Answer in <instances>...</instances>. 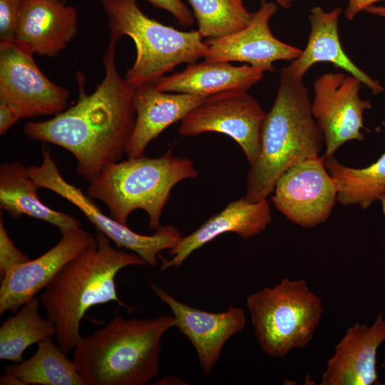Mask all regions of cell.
Instances as JSON below:
<instances>
[{
    "label": "cell",
    "instance_id": "6da1fadb",
    "mask_svg": "<svg viewBox=\"0 0 385 385\" xmlns=\"http://www.w3.org/2000/svg\"><path fill=\"white\" fill-rule=\"evenodd\" d=\"M103 62L104 78L93 93L86 92L84 78L78 73L77 102L51 119L24 126L28 138L70 152L76 160L77 173L89 183L122 158L136 118L135 88L118 71L115 42L110 41Z\"/></svg>",
    "mask_w": 385,
    "mask_h": 385
},
{
    "label": "cell",
    "instance_id": "7a4b0ae2",
    "mask_svg": "<svg viewBox=\"0 0 385 385\" xmlns=\"http://www.w3.org/2000/svg\"><path fill=\"white\" fill-rule=\"evenodd\" d=\"M145 264L135 252L113 248L111 240L96 230V240L43 289L41 304L55 325L58 345L66 354L81 339L80 322L91 307L113 301L130 309L118 298L115 278L128 266Z\"/></svg>",
    "mask_w": 385,
    "mask_h": 385
},
{
    "label": "cell",
    "instance_id": "3957f363",
    "mask_svg": "<svg viewBox=\"0 0 385 385\" xmlns=\"http://www.w3.org/2000/svg\"><path fill=\"white\" fill-rule=\"evenodd\" d=\"M175 327L173 315L125 319L115 316L81 337L73 361L85 385H145L159 372L161 339Z\"/></svg>",
    "mask_w": 385,
    "mask_h": 385
},
{
    "label": "cell",
    "instance_id": "277c9868",
    "mask_svg": "<svg viewBox=\"0 0 385 385\" xmlns=\"http://www.w3.org/2000/svg\"><path fill=\"white\" fill-rule=\"evenodd\" d=\"M324 143L308 89L302 81L282 70L274 102L263 122L260 154L250 165L244 197L250 202L267 199L287 169L319 156Z\"/></svg>",
    "mask_w": 385,
    "mask_h": 385
},
{
    "label": "cell",
    "instance_id": "5b68a950",
    "mask_svg": "<svg viewBox=\"0 0 385 385\" xmlns=\"http://www.w3.org/2000/svg\"><path fill=\"white\" fill-rule=\"evenodd\" d=\"M197 176L190 159L175 156L170 149L159 157L143 155L109 165L90 183L86 194L104 203L109 215L125 225L133 211L144 210L150 229L157 230L173 188Z\"/></svg>",
    "mask_w": 385,
    "mask_h": 385
},
{
    "label": "cell",
    "instance_id": "8992f818",
    "mask_svg": "<svg viewBox=\"0 0 385 385\" xmlns=\"http://www.w3.org/2000/svg\"><path fill=\"white\" fill-rule=\"evenodd\" d=\"M108 16L111 41L123 36L135 45L136 58L125 78L134 88L155 84L165 73L180 63H195L203 57L206 44L197 31H183L146 16L137 0H101Z\"/></svg>",
    "mask_w": 385,
    "mask_h": 385
},
{
    "label": "cell",
    "instance_id": "52a82bcc",
    "mask_svg": "<svg viewBox=\"0 0 385 385\" xmlns=\"http://www.w3.org/2000/svg\"><path fill=\"white\" fill-rule=\"evenodd\" d=\"M246 305L261 349L274 358L307 346L324 311L322 299L302 279L284 278L249 295Z\"/></svg>",
    "mask_w": 385,
    "mask_h": 385
},
{
    "label": "cell",
    "instance_id": "ba28073f",
    "mask_svg": "<svg viewBox=\"0 0 385 385\" xmlns=\"http://www.w3.org/2000/svg\"><path fill=\"white\" fill-rule=\"evenodd\" d=\"M28 173L40 188L55 192L78 208L96 230L105 234L118 248L135 252L150 266L155 267L160 252L173 247L179 239L173 225L160 226L153 235H144L104 214L93 199L63 178L48 148L42 149L41 163L28 167Z\"/></svg>",
    "mask_w": 385,
    "mask_h": 385
},
{
    "label": "cell",
    "instance_id": "9c48e42d",
    "mask_svg": "<svg viewBox=\"0 0 385 385\" xmlns=\"http://www.w3.org/2000/svg\"><path fill=\"white\" fill-rule=\"evenodd\" d=\"M265 115L247 91H230L205 98L181 120L178 132L185 136L207 132L228 135L240 145L252 165L260 154Z\"/></svg>",
    "mask_w": 385,
    "mask_h": 385
},
{
    "label": "cell",
    "instance_id": "30bf717a",
    "mask_svg": "<svg viewBox=\"0 0 385 385\" xmlns=\"http://www.w3.org/2000/svg\"><path fill=\"white\" fill-rule=\"evenodd\" d=\"M68 98V91L42 73L31 51L16 41H0V102L29 118L59 114Z\"/></svg>",
    "mask_w": 385,
    "mask_h": 385
},
{
    "label": "cell",
    "instance_id": "8fae6325",
    "mask_svg": "<svg viewBox=\"0 0 385 385\" xmlns=\"http://www.w3.org/2000/svg\"><path fill=\"white\" fill-rule=\"evenodd\" d=\"M361 84L343 73H325L314 83L312 111L324 136V158L333 156L347 141L364 139L363 115L371 104L361 98Z\"/></svg>",
    "mask_w": 385,
    "mask_h": 385
},
{
    "label": "cell",
    "instance_id": "7c38bea8",
    "mask_svg": "<svg viewBox=\"0 0 385 385\" xmlns=\"http://www.w3.org/2000/svg\"><path fill=\"white\" fill-rule=\"evenodd\" d=\"M273 192L275 208L291 222L309 228L329 218L337 194L324 155L290 167L279 178Z\"/></svg>",
    "mask_w": 385,
    "mask_h": 385
},
{
    "label": "cell",
    "instance_id": "4fadbf2b",
    "mask_svg": "<svg viewBox=\"0 0 385 385\" xmlns=\"http://www.w3.org/2000/svg\"><path fill=\"white\" fill-rule=\"evenodd\" d=\"M277 10L274 3L262 0L244 29L223 37L205 40V61L245 62L265 72L274 71V61L298 58L302 50L279 41L270 29V19Z\"/></svg>",
    "mask_w": 385,
    "mask_h": 385
},
{
    "label": "cell",
    "instance_id": "5bb4252c",
    "mask_svg": "<svg viewBox=\"0 0 385 385\" xmlns=\"http://www.w3.org/2000/svg\"><path fill=\"white\" fill-rule=\"evenodd\" d=\"M59 242L42 255L9 270L1 279L0 314L16 312L95 240L81 227L62 232Z\"/></svg>",
    "mask_w": 385,
    "mask_h": 385
},
{
    "label": "cell",
    "instance_id": "9a60e30c",
    "mask_svg": "<svg viewBox=\"0 0 385 385\" xmlns=\"http://www.w3.org/2000/svg\"><path fill=\"white\" fill-rule=\"evenodd\" d=\"M148 282L153 292L169 307L175 327L193 346L202 373L210 375L226 342L245 329V312L236 307L218 313L201 310L177 300L150 280Z\"/></svg>",
    "mask_w": 385,
    "mask_h": 385
},
{
    "label": "cell",
    "instance_id": "2e32d148",
    "mask_svg": "<svg viewBox=\"0 0 385 385\" xmlns=\"http://www.w3.org/2000/svg\"><path fill=\"white\" fill-rule=\"evenodd\" d=\"M77 29L78 12L65 0H22L14 41L34 54L55 57Z\"/></svg>",
    "mask_w": 385,
    "mask_h": 385
},
{
    "label": "cell",
    "instance_id": "e0dca14e",
    "mask_svg": "<svg viewBox=\"0 0 385 385\" xmlns=\"http://www.w3.org/2000/svg\"><path fill=\"white\" fill-rule=\"evenodd\" d=\"M385 341V319L380 313L371 326L356 323L348 328L328 360L321 385L377 384L376 355Z\"/></svg>",
    "mask_w": 385,
    "mask_h": 385
},
{
    "label": "cell",
    "instance_id": "ac0fdd59",
    "mask_svg": "<svg viewBox=\"0 0 385 385\" xmlns=\"http://www.w3.org/2000/svg\"><path fill=\"white\" fill-rule=\"evenodd\" d=\"M271 220L267 199L250 202L243 197L231 202L196 230L182 237L170 250V259H162L160 272L178 268L193 252L222 234L234 232L246 240L264 231Z\"/></svg>",
    "mask_w": 385,
    "mask_h": 385
},
{
    "label": "cell",
    "instance_id": "d6986e66",
    "mask_svg": "<svg viewBox=\"0 0 385 385\" xmlns=\"http://www.w3.org/2000/svg\"><path fill=\"white\" fill-rule=\"evenodd\" d=\"M205 98L189 93L163 92L153 83L136 87L133 98L136 118L126 148L128 158L144 155L153 139L168 126L181 120Z\"/></svg>",
    "mask_w": 385,
    "mask_h": 385
},
{
    "label": "cell",
    "instance_id": "ffe728a7",
    "mask_svg": "<svg viewBox=\"0 0 385 385\" xmlns=\"http://www.w3.org/2000/svg\"><path fill=\"white\" fill-rule=\"evenodd\" d=\"M342 9L324 11L320 6L311 9L309 15L311 31L307 46L298 58L282 71L296 80L302 81L304 74L318 62H329L366 85L374 95L384 91L381 83L358 68L344 51L339 37L338 22Z\"/></svg>",
    "mask_w": 385,
    "mask_h": 385
},
{
    "label": "cell",
    "instance_id": "44dd1931",
    "mask_svg": "<svg viewBox=\"0 0 385 385\" xmlns=\"http://www.w3.org/2000/svg\"><path fill=\"white\" fill-rule=\"evenodd\" d=\"M264 71L250 64L205 61L189 63L182 71L163 76L155 86L161 91L208 97L222 92L247 91L263 77Z\"/></svg>",
    "mask_w": 385,
    "mask_h": 385
},
{
    "label": "cell",
    "instance_id": "7402d4cb",
    "mask_svg": "<svg viewBox=\"0 0 385 385\" xmlns=\"http://www.w3.org/2000/svg\"><path fill=\"white\" fill-rule=\"evenodd\" d=\"M39 186L30 177L28 167L15 160L0 165V209L11 217L27 215L50 223L61 232L81 227L78 220L55 210L43 203L38 196Z\"/></svg>",
    "mask_w": 385,
    "mask_h": 385
},
{
    "label": "cell",
    "instance_id": "603a6c76",
    "mask_svg": "<svg viewBox=\"0 0 385 385\" xmlns=\"http://www.w3.org/2000/svg\"><path fill=\"white\" fill-rule=\"evenodd\" d=\"M52 338L38 344L34 354L26 361L4 368L1 385H85L74 361Z\"/></svg>",
    "mask_w": 385,
    "mask_h": 385
},
{
    "label": "cell",
    "instance_id": "cb8c5ba5",
    "mask_svg": "<svg viewBox=\"0 0 385 385\" xmlns=\"http://www.w3.org/2000/svg\"><path fill=\"white\" fill-rule=\"evenodd\" d=\"M324 166L334 182L337 201L341 205H358L366 209L379 200L385 214V151L364 168L345 166L333 156L324 158Z\"/></svg>",
    "mask_w": 385,
    "mask_h": 385
},
{
    "label": "cell",
    "instance_id": "d4e9b609",
    "mask_svg": "<svg viewBox=\"0 0 385 385\" xmlns=\"http://www.w3.org/2000/svg\"><path fill=\"white\" fill-rule=\"evenodd\" d=\"M41 302L36 296L23 305L0 328V359L16 363L23 361V354L31 345L56 336V329L49 319L40 316Z\"/></svg>",
    "mask_w": 385,
    "mask_h": 385
},
{
    "label": "cell",
    "instance_id": "484cf974",
    "mask_svg": "<svg viewBox=\"0 0 385 385\" xmlns=\"http://www.w3.org/2000/svg\"><path fill=\"white\" fill-rule=\"evenodd\" d=\"M188 1L203 38H217L239 31L248 25L252 17L242 0Z\"/></svg>",
    "mask_w": 385,
    "mask_h": 385
},
{
    "label": "cell",
    "instance_id": "4316f807",
    "mask_svg": "<svg viewBox=\"0 0 385 385\" xmlns=\"http://www.w3.org/2000/svg\"><path fill=\"white\" fill-rule=\"evenodd\" d=\"M10 238L4 225L3 216L0 214V276L2 279L14 267L29 260Z\"/></svg>",
    "mask_w": 385,
    "mask_h": 385
},
{
    "label": "cell",
    "instance_id": "83f0119b",
    "mask_svg": "<svg viewBox=\"0 0 385 385\" xmlns=\"http://www.w3.org/2000/svg\"><path fill=\"white\" fill-rule=\"evenodd\" d=\"M22 0H0L1 41H15Z\"/></svg>",
    "mask_w": 385,
    "mask_h": 385
},
{
    "label": "cell",
    "instance_id": "f1b7e54d",
    "mask_svg": "<svg viewBox=\"0 0 385 385\" xmlns=\"http://www.w3.org/2000/svg\"><path fill=\"white\" fill-rule=\"evenodd\" d=\"M154 6L166 10L183 26H190L195 22V16L181 0H147Z\"/></svg>",
    "mask_w": 385,
    "mask_h": 385
},
{
    "label": "cell",
    "instance_id": "f546056e",
    "mask_svg": "<svg viewBox=\"0 0 385 385\" xmlns=\"http://www.w3.org/2000/svg\"><path fill=\"white\" fill-rule=\"evenodd\" d=\"M21 113L12 106L0 102V135H4L19 119Z\"/></svg>",
    "mask_w": 385,
    "mask_h": 385
},
{
    "label": "cell",
    "instance_id": "4dcf8cb0",
    "mask_svg": "<svg viewBox=\"0 0 385 385\" xmlns=\"http://www.w3.org/2000/svg\"><path fill=\"white\" fill-rule=\"evenodd\" d=\"M381 0H349L344 14L348 20H352L361 11Z\"/></svg>",
    "mask_w": 385,
    "mask_h": 385
},
{
    "label": "cell",
    "instance_id": "1f68e13d",
    "mask_svg": "<svg viewBox=\"0 0 385 385\" xmlns=\"http://www.w3.org/2000/svg\"><path fill=\"white\" fill-rule=\"evenodd\" d=\"M366 11L381 17H385V6H371L365 9Z\"/></svg>",
    "mask_w": 385,
    "mask_h": 385
},
{
    "label": "cell",
    "instance_id": "d6a6232c",
    "mask_svg": "<svg viewBox=\"0 0 385 385\" xmlns=\"http://www.w3.org/2000/svg\"><path fill=\"white\" fill-rule=\"evenodd\" d=\"M171 382L173 383V384H178L177 383L175 382H178L179 384H185L184 383H181V382H183V381H181L180 379H178L175 377H173V376H165L161 379H160L158 381H157V383H155L154 384H173Z\"/></svg>",
    "mask_w": 385,
    "mask_h": 385
},
{
    "label": "cell",
    "instance_id": "836d02e7",
    "mask_svg": "<svg viewBox=\"0 0 385 385\" xmlns=\"http://www.w3.org/2000/svg\"><path fill=\"white\" fill-rule=\"evenodd\" d=\"M294 1V0H277V1L285 9H289Z\"/></svg>",
    "mask_w": 385,
    "mask_h": 385
},
{
    "label": "cell",
    "instance_id": "e575fe53",
    "mask_svg": "<svg viewBox=\"0 0 385 385\" xmlns=\"http://www.w3.org/2000/svg\"><path fill=\"white\" fill-rule=\"evenodd\" d=\"M381 367L385 370V361L381 364ZM382 384L385 385V383H383Z\"/></svg>",
    "mask_w": 385,
    "mask_h": 385
}]
</instances>
